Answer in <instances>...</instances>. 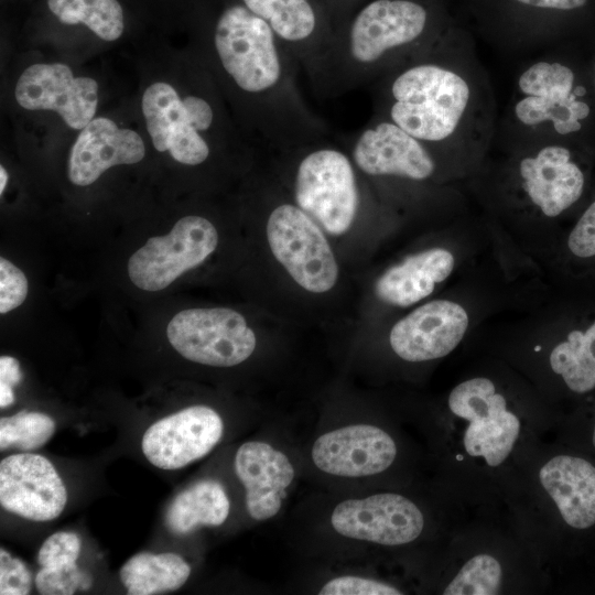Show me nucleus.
Returning <instances> with one entry per match:
<instances>
[{
  "label": "nucleus",
  "instance_id": "1",
  "mask_svg": "<svg viewBox=\"0 0 595 595\" xmlns=\"http://www.w3.org/2000/svg\"><path fill=\"white\" fill-rule=\"evenodd\" d=\"M372 116L424 143L440 162L468 166L495 140L494 88L472 32L455 22L429 51L370 85Z\"/></svg>",
  "mask_w": 595,
  "mask_h": 595
},
{
  "label": "nucleus",
  "instance_id": "2",
  "mask_svg": "<svg viewBox=\"0 0 595 595\" xmlns=\"http://www.w3.org/2000/svg\"><path fill=\"white\" fill-rule=\"evenodd\" d=\"M225 76L247 99L249 129L270 148L289 151L328 139L327 125L305 102L300 65L268 23L241 2L226 6L213 31Z\"/></svg>",
  "mask_w": 595,
  "mask_h": 595
},
{
  "label": "nucleus",
  "instance_id": "3",
  "mask_svg": "<svg viewBox=\"0 0 595 595\" xmlns=\"http://www.w3.org/2000/svg\"><path fill=\"white\" fill-rule=\"evenodd\" d=\"M455 22L447 0H365L335 28L311 86L322 98L370 86L433 47Z\"/></svg>",
  "mask_w": 595,
  "mask_h": 595
},
{
  "label": "nucleus",
  "instance_id": "4",
  "mask_svg": "<svg viewBox=\"0 0 595 595\" xmlns=\"http://www.w3.org/2000/svg\"><path fill=\"white\" fill-rule=\"evenodd\" d=\"M495 139L507 151L547 141L595 151V93L585 47L551 48L521 65Z\"/></svg>",
  "mask_w": 595,
  "mask_h": 595
},
{
  "label": "nucleus",
  "instance_id": "5",
  "mask_svg": "<svg viewBox=\"0 0 595 595\" xmlns=\"http://www.w3.org/2000/svg\"><path fill=\"white\" fill-rule=\"evenodd\" d=\"M480 35L498 47L545 52L586 47L595 28L586 20L595 0H463Z\"/></svg>",
  "mask_w": 595,
  "mask_h": 595
},
{
  "label": "nucleus",
  "instance_id": "6",
  "mask_svg": "<svg viewBox=\"0 0 595 595\" xmlns=\"http://www.w3.org/2000/svg\"><path fill=\"white\" fill-rule=\"evenodd\" d=\"M508 170L520 202L558 218L577 212L593 186L595 151L577 143L547 141L511 151Z\"/></svg>",
  "mask_w": 595,
  "mask_h": 595
},
{
  "label": "nucleus",
  "instance_id": "7",
  "mask_svg": "<svg viewBox=\"0 0 595 595\" xmlns=\"http://www.w3.org/2000/svg\"><path fill=\"white\" fill-rule=\"evenodd\" d=\"M325 140L293 149L294 201L326 232L342 235L358 214L360 191L350 155Z\"/></svg>",
  "mask_w": 595,
  "mask_h": 595
},
{
  "label": "nucleus",
  "instance_id": "8",
  "mask_svg": "<svg viewBox=\"0 0 595 595\" xmlns=\"http://www.w3.org/2000/svg\"><path fill=\"white\" fill-rule=\"evenodd\" d=\"M142 112L154 148L169 151L185 165H199L210 155L204 137L215 125L216 109L199 95L181 98L166 83L150 85L142 97Z\"/></svg>",
  "mask_w": 595,
  "mask_h": 595
},
{
  "label": "nucleus",
  "instance_id": "9",
  "mask_svg": "<svg viewBox=\"0 0 595 595\" xmlns=\"http://www.w3.org/2000/svg\"><path fill=\"white\" fill-rule=\"evenodd\" d=\"M267 238L292 279L313 293L329 291L338 267L320 225L296 204L281 203L269 214Z\"/></svg>",
  "mask_w": 595,
  "mask_h": 595
},
{
  "label": "nucleus",
  "instance_id": "10",
  "mask_svg": "<svg viewBox=\"0 0 595 595\" xmlns=\"http://www.w3.org/2000/svg\"><path fill=\"white\" fill-rule=\"evenodd\" d=\"M166 335L184 358L214 367L241 364L257 344L245 317L227 307L181 311L170 321Z\"/></svg>",
  "mask_w": 595,
  "mask_h": 595
},
{
  "label": "nucleus",
  "instance_id": "11",
  "mask_svg": "<svg viewBox=\"0 0 595 595\" xmlns=\"http://www.w3.org/2000/svg\"><path fill=\"white\" fill-rule=\"evenodd\" d=\"M217 244V230L207 218L185 216L167 235L149 238L130 257L129 278L139 289L163 290L181 274L201 264Z\"/></svg>",
  "mask_w": 595,
  "mask_h": 595
},
{
  "label": "nucleus",
  "instance_id": "12",
  "mask_svg": "<svg viewBox=\"0 0 595 595\" xmlns=\"http://www.w3.org/2000/svg\"><path fill=\"white\" fill-rule=\"evenodd\" d=\"M350 139L349 155L355 166L371 177L423 183L434 178L443 167L424 143L377 116H371Z\"/></svg>",
  "mask_w": 595,
  "mask_h": 595
},
{
  "label": "nucleus",
  "instance_id": "13",
  "mask_svg": "<svg viewBox=\"0 0 595 595\" xmlns=\"http://www.w3.org/2000/svg\"><path fill=\"white\" fill-rule=\"evenodd\" d=\"M450 410L469 422L464 446L470 456H483L489 466L500 465L519 435L518 418L507 410L505 398L487 378L457 385L448 397Z\"/></svg>",
  "mask_w": 595,
  "mask_h": 595
},
{
  "label": "nucleus",
  "instance_id": "14",
  "mask_svg": "<svg viewBox=\"0 0 595 595\" xmlns=\"http://www.w3.org/2000/svg\"><path fill=\"white\" fill-rule=\"evenodd\" d=\"M331 524L348 539L392 547L415 540L423 530L424 518L407 497L380 493L340 501L332 511Z\"/></svg>",
  "mask_w": 595,
  "mask_h": 595
},
{
  "label": "nucleus",
  "instance_id": "15",
  "mask_svg": "<svg viewBox=\"0 0 595 595\" xmlns=\"http://www.w3.org/2000/svg\"><path fill=\"white\" fill-rule=\"evenodd\" d=\"M264 20L309 80L316 73L334 26L323 0H239Z\"/></svg>",
  "mask_w": 595,
  "mask_h": 595
},
{
  "label": "nucleus",
  "instance_id": "16",
  "mask_svg": "<svg viewBox=\"0 0 595 595\" xmlns=\"http://www.w3.org/2000/svg\"><path fill=\"white\" fill-rule=\"evenodd\" d=\"M14 96L21 107L53 110L69 128L82 130L96 113L98 84L90 77H75L65 64H34L19 77Z\"/></svg>",
  "mask_w": 595,
  "mask_h": 595
},
{
  "label": "nucleus",
  "instance_id": "17",
  "mask_svg": "<svg viewBox=\"0 0 595 595\" xmlns=\"http://www.w3.org/2000/svg\"><path fill=\"white\" fill-rule=\"evenodd\" d=\"M223 433L224 422L214 409L192 405L149 426L142 452L155 467L178 469L207 455Z\"/></svg>",
  "mask_w": 595,
  "mask_h": 595
},
{
  "label": "nucleus",
  "instance_id": "18",
  "mask_svg": "<svg viewBox=\"0 0 595 595\" xmlns=\"http://www.w3.org/2000/svg\"><path fill=\"white\" fill-rule=\"evenodd\" d=\"M67 501L64 483L44 456L19 453L0 463V504L20 517L33 521L57 518Z\"/></svg>",
  "mask_w": 595,
  "mask_h": 595
},
{
  "label": "nucleus",
  "instance_id": "19",
  "mask_svg": "<svg viewBox=\"0 0 595 595\" xmlns=\"http://www.w3.org/2000/svg\"><path fill=\"white\" fill-rule=\"evenodd\" d=\"M397 446L382 429L366 423L344 425L320 435L312 462L325 474L357 478L379 474L394 461Z\"/></svg>",
  "mask_w": 595,
  "mask_h": 595
},
{
  "label": "nucleus",
  "instance_id": "20",
  "mask_svg": "<svg viewBox=\"0 0 595 595\" xmlns=\"http://www.w3.org/2000/svg\"><path fill=\"white\" fill-rule=\"evenodd\" d=\"M468 327L465 309L450 300L425 303L397 322L389 340L392 350L407 361H425L450 354Z\"/></svg>",
  "mask_w": 595,
  "mask_h": 595
},
{
  "label": "nucleus",
  "instance_id": "21",
  "mask_svg": "<svg viewBox=\"0 0 595 595\" xmlns=\"http://www.w3.org/2000/svg\"><path fill=\"white\" fill-rule=\"evenodd\" d=\"M235 472L245 487L246 508L257 521L275 517L295 478L289 456L263 441H248L235 455Z\"/></svg>",
  "mask_w": 595,
  "mask_h": 595
},
{
  "label": "nucleus",
  "instance_id": "22",
  "mask_svg": "<svg viewBox=\"0 0 595 595\" xmlns=\"http://www.w3.org/2000/svg\"><path fill=\"white\" fill-rule=\"evenodd\" d=\"M144 154L143 140L136 131L120 128L105 117L95 118L80 130L72 147L67 175L73 184L87 186L109 167L138 163Z\"/></svg>",
  "mask_w": 595,
  "mask_h": 595
},
{
  "label": "nucleus",
  "instance_id": "23",
  "mask_svg": "<svg viewBox=\"0 0 595 595\" xmlns=\"http://www.w3.org/2000/svg\"><path fill=\"white\" fill-rule=\"evenodd\" d=\"M539 478L569 526L585 529L595 523V467L591 463L555 456L543 465Z\"/></svg>",
  "mask_w": 595,
  "mask_h": 595
},
{
  "label": "nucleus",
  "instance_id": "24",
  "mask_svg": "<svg viewBox=\"0 0 595 595\" xmlns=\"http://www.w3.org/2000/svg\"><path fill=\"white\" fill-rule=\"evenodd\" d=\"M454 267L455 258L450 250L430 248L386 270L376 281L375 292L385 303L409 306L429 296L451 275Z\"/></svg>",
  "mask_w": 595,
  "mask_h": 595
},
{
  "label": "nucleus",
  "instance_id": "25",
  "mask_svg": "<svg viewBox=\"0 0 595 595\" xmlns=\"http://www.w3.org/2000/svg\"><path fill=\"white\" fill-rule=\"evenodd\" d=\"M567 326L550 366L571 391L586 393L595 389V309L577 313Z\"/></svg>",
  "mask_w": 595,
  "mask_h": 595
},
{
  "label": "nucleus",
  "instance_id": "26",
  "mask_svg": "<svg viewBox=\"0 0 595 595\" xmlns=\"http://www.w3.org/2000/svg\"><path fill=\"white\" fill-rule=\"evenodd\" d=\"M230 502L223 485L215 479H202L175 496L165 513V523L175 534H186L201 526L223 524Z\"/></svg>",
  "mask_w": 595,
  "mask_h": 595
},
{
  "label": "nucleus",
  "instance_id": "27",
  "mask_svg": "<svg viewBox=\"0 0 595 595\" xmlns=\"http://www.w3.org/2000/svg\"><path fill=\"white\" fill-rule=\"evenodd\" d=\"M190 574V564L176 553H138L120 569L121 582L130 595L175 591L184 585Z\"/></svg>",
  "mask_w": 595,
  "mask_h": 595
},
{
  "label": "nucleus",
  "instance_id": "28",
  "mask_svg": "<svg viewBox=\"0 0 595 595\" xmlns=\"http://www.w3.org/2000/svg\"><path fill=\"white\" fill-rule=\"evenodd\" d=\"M52 13L64 24H84L105 41L123 32V12L117 0H47Z\"/></svg>",
  "mask_w": 595,
  "mask_h": 595
},
{
  "label": "nucleus",
  "instance_id": "29",
  "mask_svg": "<svg viewBox=\"0 0 595 595\" xmlns=\"http://www.w3.org/2000/svg\"><path fill=\"white\" fill-rule=\"evenodd\" d=\"M55 431L54 420L40 412L22 411L0 419V448L31 451L43 446Z\"/></svg>",
  "mask_w": 595,
  "mask_h": 595
},
{
  "label": "nucleus",
  "instance_id": "30",
  "mask_svg": "<svg viewBox=\"0 0 595 595\" xmlns=\"http://www.w3.org/2000/svg\"><path fill=\"white\" fill-rule=\"evenodd\" d=\"M501 583V567L488 554L472 558L445 587L444 595H494Z\"/></svg>",
  "mask_w": 595,
  "mask_h": 595
},
{
  "label": "nucleus",
  "instance_id": "31",
  "mask_svg": "<svg viewBox=\"0 0 595 595\" xmlns=\"http://www.w3.org/2000/svg\"><path fill=\"white\" fill-rule=\"evenodd\" d=\"M565 251L571 263L584 268L586 273L595 270V191L576 212V217L565 237Z\"/></svg>",
  "mask_w": 595,
  "mask_h": 595
},
{
  "label": "nucleus",
  "instance_id": "32",
  "mask_svg": "<svg viewBox=\"0 0 595 595\" xmlns=\"http://www.w3.org/2000/svg\"><path fill=\"white\" fill-rule=\"evenodd\" d=\"M91 576L76 563L61 567H41L35 576V585L43 595H71L77 589H88Z\"/></svg>",
  "mask_w": 595,
  "mask_h": 595
},
{
  "label": "nucleus",
  "instance_id": "33",
  "mask_svg": "<svg viewBox=\"0 0 595 595\" xmlns=\"http://www.w3.org/2000/svg\"><path fill=\"white\" fill-rule=\"evenodd\" d=\"M80 551V539L74 532L58 531L41 545L37 562L41 567H61L76 563Z\"/></svg>",
  "mask_w": 595,
  "mask_h": 595
},
{
  "label": "nucleus",
  "instance_id": "34",
  "mask_svg": "<svg viewBox=\"0 0 595 595\" xmlns=\"http://www.w3.org/2000/svg\"><path fill=\"white\" fill-rule=\"evenodd\" d=\"M321 595H399L401 592L387 583L358 575H342L327 581Z\"/></svg>",
  "mask_w": 595,
  "mask_h": 595
},
{
  "label": "nucleus",
  "instance_id": "35",
  "mask_svg": "<svg viewBox=\"0 0 595 595\" xmlns=\"http://www.w3.org/2000/svg\"><path fill=\"white\" fill-rule=\"evenodd\" d=\"M28 295L24 273L3 257L0 258V313L4 314L21 305Z\"/></svg>",
  "mask_w": 595,
  "mask_h": 595
},
{
  "label": "nucleus",
  "instance_id": "36",
  "mask_svg": "<svg viewBox=\"0 0 595 595\" xmlns=\"http://www.w3.org/2000/svg\"><path fill=\"white\" fill-rule=\"evenodd\" d=\"M31 573L25 563L0 549V594L26 595L31 591Z\"/></svg>",
  "mask_w": 595,
  "mask_h": 595
},
{
  "label": "nucleus",
  "instance_id": "37",
  "mask_svg": "<svg viewBox=\"0 0 595 595\" xmlns=\"http://www.w3.org/2000/svg\"><path fill=\"white\" fill-rule=\"evenodd\" d=\"M22 372L19 361L11 356L0 357V407L7 408L14 402L12 387L20 383Z\"/></svg>",
  "mask_w": 595,
  "mask_h": 595
},
{
  "label": "nucleus",
  "instance_id": "38",
  "mask_svg": "<svg viewBox=\"0 0 595 595\" xmlns=\"http://www.w3.org/2000/svg\"><path fill=\"white\" fill-rule=\"evenodd\" d=\"M365 0H323L333 22L334 30Z\"/></svg>",
  "mask_w": 595,
  "mask_h": 595
},
{
  "label": "nucleus",
  "instance_id": "39",
  "mask_svg": "<svg viewBox=\"0 0 595 595\" xmlns=\"http://www.w3.org/2000/svg\"><path fill=\"white\" fill-rule=\"evenodd\" d=\"M585 60L591 84L595 93V37L587 44L585 48Z\"/></svg>",
  "mask_w": 595,
  "mask_h": 595
},
{
  "label": "nucleus",
  "instance_id": "40",
  "mask_svg": "<svg viewBox=\"0 0 595 595\" xmlns=\"http://www.w3.org/2000/svg\"><path fill=\"white\" fill-rule=\"evenodd\" d=\"M0 194H2L8 181V173L3 166L0 167Z\"/></svg>",
  "mask_w": 595,
  "mask_h": 595
},
{
  "label": "nucleus",
  "instance_id": "41",
  "mask_svg": "<svg viewBox=\"0 0 595 595\" xmlns=\"http://www.w3.org/2000/svg\"><path fill=\"white\" fill-rule=\"evenodd\" d=\"M593 444L595 446V428H594V433H593Z\"/></svg>",
  "mask_w": 595,
  "mask_h": 595
},
{
  "label": "nucleus",
  "instance_id": "42",
  "mask_svg": "<svg viewBox=\"0 0 595 595\" xmlns=\"http://www.w3.org/2000/svg\"><path fill=\"white\" fill-rule=\"evenodd\" d=\"M448 1V0H447Z\"/></svg>",
  "mask_w": 595,
  "mask_h": 595
}]
</instances>
